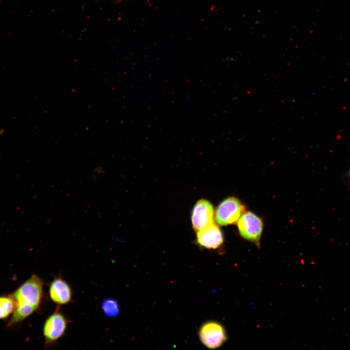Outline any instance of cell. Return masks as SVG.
Wrapping results in <instances>:
<instances>
[{
	"instance_id": "6da1fadb",
	"label": "cell",
	"mask_w": 350,
	"mask_h": 350,
	"mask_svg": "<svg viewBox=\"0 0 350 350\" xmlns=\"http://www.w3.org/2000/svg\"><path fill=\"white\" fill-rule=\"evenodd\" d=\"M43 285L42 279L33 274L11 294L17 306L8 326L22 322L38 310L43 300Z\"/></svg>"
},
{
	"instance_id": "7a4b0ae2",
	"label": "cell",
	"mask_w": 350,
	"mask_h": 350,
	"mask_svg": "<svg viewBox=\"0 0 350 350\" xmlns=\"http://www.w3.org/2000/svg\"><path fill=\"white\" fill-rule=\"evenodd\" d=\"M68 323L67 318L58 308L46 318L43 326V334L46 347L53 345L63 336Z\"/></svg>"
},
{
	"instance_id": "3957f363",
	"label": "cell",
	"mask_w": 350,
	"mask_h": 350,
	"mask_svg": "<svg viewBox=\"0 0 350 350\" xmlns=\"http://www.w3.org/2000/svg\"><path fill=\"white\" fill-rule=\"evenodd\" d=\"M245 212V207L237 198L230 197L224 199L217 207L215 220L220 226H227L237 222Z\"/></svg>"
},
{
	"instance_id": "277c9868",
	"label": "cell",
	"mask_w": 350,
	"mask_h": 350,
	"mask_svg": "<svg viewBox=\"0 0 350 350\" xmlns=\"http://www.w3.org/2000/svg\"><path fill=\"white\" fill-rule=\"evenodd\" d=\"M237 226L242 237L260 246L263 222L259 217L250 211L244 212L237 222Z\"/></svg>"
},
{
	"instance_id": "5b68a950",
	"label": "cell",
	"mask_w": 350,
	"mask_h": 350,
	"mask_svg": "<svg viewBox=\"0 0 350 350\" xmlns=\"http://www.w3.org/2000/svg\"><path fill=\"white\" fill-rule=\"evenodd\" d=\"M199 336L202 344L210 349L221 347L227 340L225 328L215 321L204 323L199 329Z\"/></svg>"
},
{
	"instance_id": "8992f818",
	"label": "cell",
	"mask_w": 350,
	"mask_h": 350,
	"mask_svg": "<svg viewBox=\"0 0 350 350\" xmlns=\"http://www.w3.org/2000/svg\"><path fill=\"white\" fill-rule=\"evenodd\" d=\"M214 209L208 200L202 199L194 206L191 214V221L193 229L198 231L214 223Z\"/></svg>"
},
{
	"instance_id": "52a82bcc",
	"label": "cell",
	"mask_w": 350,
	"mask_h": 350,
	"mask_svg": "<svg viewBox=\"0 0 350 350\" xmlns=\"http://www.w3.org/2000/svg\"><path fill=\"white\" fill-rule=\"evenodd\" d=\"M196 241L198 244L207 249H217L223 243V233L214 222L197 231Z\"/></svg>"
},
{
	"instance_id": "ba28073f",
	"label": "cell",
	"mask_w": 350,
	"mask_h": 350,
	"mask_svg": "<svg viewBox=\"0 0 350 350\" xmlns=\"http://www.w3.org/2000/svg\"><path fill=\"white\" fill-rule=\"evenodd\" d=\"M49 295L52 301L58 305L69 303L72 297L70 285L61 277H56L51 281Z\"/></svg>"
},
{
	"instance_id": "9c48e42d",
	"label": "cell",
	"mask_w": 350,
	"mask_h": 350,
	"mask_svg": "<svg viewBox=\"0 0 350 350\" xmlns=\"http://www.w3.org/2000/svg\"><path fill=\"white\" fill-rule=\"evenodd\" d=\"M16 306L15 299L11 294L0 296V319H5L12 315Z\"/></svg>"
},
{
	"instance_id": "30bf717a",
	"label": "cell",
	"mask_w": 350,
	"mask_h": 350,
	"mask_svg": "<svg viewBox=\"0 0 350 350\" xmlns=\"http://www.w3.org/2000/svg\"><path fill=\"white\" fill-rule=\"evenodd\" d=\"M101 308L104 314L109 318H114L120 313V307L117 300L113 298L104 299L101 303Z\"/></svg>"
},
{
	"instance_id": "8fae6325",
	"label": "cell",
	"mask_w": 350,
	"mask_h": 350,
	"mask_svg": "<svg viewBox=\"0 0 350 350\" xmlns=\"http://www.w3.org/2000/svg\"></svg>"
}]
</instances>
